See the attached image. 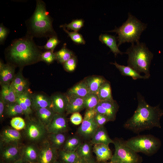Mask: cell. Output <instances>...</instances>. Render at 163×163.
<instances>
[{
  "instance_id": "7bdbcfd3",
  "label": "cell",
  "mask_w": 163,
  "mask_h": 163,
  "mask_svg": "<svg viewBox=\"0 0 163 163\" xmlns=\"http://www.w3.org/2000/svg\"><path fill=\"white\" fill-rule=\"evenodd\" d=\"M94 119L99 127L104 126V125L109 121L106 116L101 114L97 113L94 117Z\"/></svg>"
},
{
  "instance_id": "ee69618b",
  "label": "cell",
  "mask_w": 163,
  "mask_h": 163,
  "mask_svg": "<svg viewBox=\"0 0 163 163\" xmlns=\"http://www.w3.org/2000/svg\"><path fill=\"white\" fill-rule=\"evenodd\" d=\"M17 95L21 99L27 107L31 109L32 103L31 95H30L27 91L18 94Z\"/></svg>"
},
{
  "instance_id": "4fadbf2b",
  "label": "cell",
  "mask_w": 163,
  "mask_h": 163,
  "mask_svg": "<svg viewBox=\"0 0 163 163\" xmlns=\"http://www.w3.org/2000/svg\"><path fill=\"white\" fill-rule=\"evenodd\" d=\"M50 98L51 104L50 108L55 113L63 114L66 111L68 97L66 95L57 94L52 96Z\"/></svg>"
},
{
  "instance_id": "836d02e7",
  "label": "cell",
  "mask_w": 163,
  "mask_h": 163,
  "mask_svg": "<svg viewBox=\"0 0 163 163\" xmlns=\"http://www.w3.org/2000/svg\"><path fill=\"white\" fill-rule=\"evenodd\" d=\"M85 108L86 109H94L100 101L97 94L90 93L84 98Z\"/></svg>"
},
{
  "instance_id": "f907efd6",
  "label": "cell",
  "mask_w": 163,
  "mask_h": 163,
  "mask_svg": "<svg viewBox=\"0 0 163 163\" xmlns=\"http://www.w3.org/2000/svg\"><path fill=\"white\" fill-rule=\"evenodd\" d=\"M88 161L84 158L79 157L78 159L73 163H88Z\"/></svg>"
},
{
  "instance_id": "d6a6232c",
  "label": "cell",
  "mask_w": 163,
  "mask_h": 163,
  "mask_svg": "<svg viewBox=\"0 0 163 163\" xmlns=\"http://www.w3.org/2000/svg\"><path fill=\"white\" fill-rule=\"evenodd\" d=\"M6 113L8 116L13 117L24 114V113L17 102L5 104Z\"/></svg>"
},
{
  "instance_id": "e0dca14e",
  "label": "cell",
  "mask_w": 163,
  "mask_h": 163,
  "mask_svg": "<svg viewBox=\"0 0 163 163\" xmlns=\"http://www.w3.org/2000/svg\"><path fill=\"white\" fill-rule=\"evenodd\" d=\"M31 107L35 110L39 108L50 107V97L42 94H36L31 95Z\"/></svg>"
},
{
  "instance_id": "11a10c76",
  "label": "cell",
  "mask_w": 163,
  "mask_h": 163,
  "mask_svg": "<svg viewBox=\"0 0 163 163\" xmlns=\"http://www.w3.org/2000/svg\"><path fill=\"white\" fill-rule=\"evenodd\" d=\"M103 163H116L110 161L108 162H103Z\"/></svg>"
},
{
  "instance_id": "8d00e7d4",
  "label": "cell",
  "mask_w": 163,
  "mask_h": 163,
  "mask_svg": "<svg viewBox=\"0 0 163 163\" xmlns=\"http://www.w3.org/2000/svg\"><path fill=\"white\" fill-rule=\"evenodd\" d=\"M10 124L14 129L18 131L25 128L26 126V123L24 119L19 117L13 118L11 120Z\"/></svg>"
},
{
  "instance_id": "44dd1931",
  "label": "cell",
  "mask_w": 163,
  "mask_h": 163,
  "mask_svg": "<svg viewBox=\"0 0 163 163\" xmlns=\"http://www.w3.org/2000/svg\"><path fill=\"white\" fill-rule=\"evenodd\" d=\"M99 39L103 43L105 44L110 48L115 56L119 54L122 55L125 53L121 52L118 48L117 43V38L115 36L107 34H101Z\"/></svg>"
},
{
  "instance_id": "7402d4cb",
  "label": "cell",
  "mask_w": 163,
  "mask_h": 163,
  "mask_svg": "<svg viewBox=\"0 0 163 163\" xmlns=\"http://www.w3.org/2000/svg\"><path fill=\"white\" fill-rule=\"evenodd\" d=\"M10 84L17 95L27 91V82L21 72L15 75L14 79Z\"/></svg>"
},
{
  "instance_id": "3957f363",
  "label": "cell",
  "mask_w": 163,
  "mask_h": 163,
  "mask_svg": "<svg viewBox=\"0 0 163 163\" xmlns=\"http://www.w3.org/2000/svg\"><path fill=\"white\" fill-rule=\"evenodd\" d=\"M52 21L45 3L42 0H37L34 13L26 22V35L33 38L57 36L53 27Z\"/></svg>"
},
{
  "instance_id": "681fc988",
  "label": "cell",
  "mask_w": 163,
  "mask_h": 163,
  "mask_svg": "<svg viewBox=\"0 0 163 163\" xmlns=\"http://www.w3.org/2000/svg\"><path fill=\"white\" fill-rule=\"evenodd\" d=\"M5 104L2 98L0 97V117L2 118L5 108Z\"/></svg>"
},
{
  "instance_id": "60d3db41",
  "label": "cell",
  "mask_w": 163,
  "mask_h": 163,
  "mask_svg": "<svg viewBox=\"0 0 163 163\" xmlns=\"http://www.w3.org/2000/svg\"><path fill=\"white\" fill-rule=\"evenodd\" d=\"M41 59L47 63H51L56 59L55 53L51 50L46 51L42 53Z\"/></svg>"
},
{
  "instance_id": "74e56055",
  "label": "cell",
  "mask_w": 163,
  "mask_h": 163,
  "mask_svg": "<svg viewBox=\"0 0 163 163\" xmlns=\"http://www.w3.org/2000/svg\"><path fill=\"white\" fill-rule=\"evenodd\" d=\"M63 30L67 33L72 40L75 43L78 44H85V41L82 35L77 32H70L66 28H62Z\"/></svg>"
},
{
  "instance_id": "ab89813d",
  "label": "cell",
  "mask_w": 163,
  "mask_h": 163,
  "mask_svg": "<svg viewBox=\"0 0 163 163\" xmlns=\"http://www.w3.org/2000/svg\"><path fill=\"white\" fill-rule=\"evenodd\" d=\"M10 84V83L1 84V90L0 97L4 101L5 104L9 103Z\"/></svg>"
},
{
  "instance_id": "d6986e66",
  "label": "cell",
  "mask_w": 163,
  "mask_h": 163,
  "mask_svg": "<svg viewBox=\"0 0 163 163\" xmlns=\"http://www.w3.org/2000/svg\"><path fill=\"white\" fill-rule=\"evenodd\" d=\"M36 110L38 121L46 128L52 121L55 113L50 107L39 108Z\"/></svg>"
},
{
  "instance_id": "c3c4849f",
  "label": "cell",
  "mask_w": 163,
  "mask_h": 163,
  "mask_svg": "<svg viewBox=\"0 0 163 163\" xmlns=\"http://www.w3.org/2000/svg\"><path fill=\"white\" fill-rule=\"evenodd\" d=\"M97 113L95 109H87L84 117L83 120H87L94 118Z\"/></svg>"
},
{
  "instance_id": "bcb514c9",
  "label": "cell",
  "mask_w": 163,
  "mask_h": 163,
  "mask_svg": "<svg viewBox=\"0 0 163 163\" xmlns=\"http://www.w3.org/2000/svg\"><path fill=\"white\" fill-rule=\"evenodd\" d=\"M18 103L22 110H23L24 114L27 116H28L32 113L31 109L29 108L25 103L17 95V97L16 102Z\"/></svg>"
},
{
  "instance_id": "f5cc1de1",
  "label": "cell",
  "mask_w": 163,
  "mask_h": 163,
  "mask_svg": "<svg viewBox=\"0 0 163 163\" xmlns=\"http://www.w3.org/2000/svg\"><path fill=\"white\" fill-rule=\"evenodd\" d=\"M88 163H98L95 161L93 159L91 158L88 161Z\"/></svg>"
},
{
  "instance_id": "e575fe53",
  "label": "cell",
  "mask_w": 163,
  "mask_h": 163,
  "mask_svg": "<svg viewBox=\"0 0 163 163\" xmlns=\"http://www.w3.org/2000/svg\"><path fill=\"white\" fill-rule=\"evenodd\" d=\"M59 157L64 163H73L78 158L76 152H69L62 150L59 153Z\"/></svg>"
},
{
  "instance_id": "277c9868",
  "label": "cell",
  "mask_w": 163,
  "mask_h": 163,
  "mask_svg": "<svg viewBox=\"0 0 163 163\" xmlns=\"http://www.w3.org/2000/svg\"><path fill=\"white\" fill-rule=\"evenodd\" d=\"M125 53L128 55V66L140 74L143 73L144 75L149 78L150 66L154 55L145 44L140 42L132 43Z\"/></svg>"
},
{
  "instance_id": "8992f818",
  "label": "cell",
  "mask_w": 163,
  "mask_h": 163,
  "mask_svg": "<svg viewBox=\"0 0 163 163\" xmlns=\"http://www.w3.org/2000/svg\"><path fill=\"white\" fill-rule=\"evenodd\" d=\"M125 142L128 146L136 152H141L149 156L156 153L161 145L158 138L150 134L138 135Z\"/></svg>"
},
{
  "instance_id": "f6af8a7d",
  "label": "cell",
  "mask_w": 163,
  "mask_h": 163,
  "mask_svg": "<svg viewBox=\"0 0 163 163\" xmlns=\"http://www.w3.org/2000/svg\"><path fill=\"white\" fill-rule=\"evenodd\" d=\"M70 119L71 123L75 125H79L83 120L82 117L79 112L72 113Z\"/></svg>"
},
{
  "instance_id": "5b68a950",
  "label": "cell",
  "mask_w": 163,
  "mask_h": 163,
  "mask_svg": "<svg viewBox=\"0 0 163 163\" xmlns=\"http://www.w3.org/2000/svg\"><path fill=\"white\" fill-rule=\"evenodd\" d=\"M147 27V24L142 22L129 13L127 20L121 26L108 32H115L117 34V38L119 47L126 42L132 43L139 42L140 36Z\"/></svg>"
},
{
  "instance_id": "f35d334b",
  "label": "cell",
  "mask_w": 163,
  "mask_h": 163,
  "mask_svg": "<svg viewBox=\"0 0 163 163\" xmlns=\"http://www.w3.org/2000/svg\"><path fill=\"white\" fill-rule=\"evenodd\" d=\"M60 42L57 36H54L50 37L46 44L43 47L48 50L53 51L55 47Z\"/></svg>"
},
{
  "instance_id": "ba28073f",
  "label": "cell",
  "mask_w": 163,
  "mask_h": 163,
  "mask_svg": "<svg viewBox=\"0 0 163 163\" xmlns=\"http://www.w3.org/2000/svg\"><path fill=\"white\" fill-rule=\"evenodd\" d=\"M25 133L27 137L32 141H38L45 135L46 128L38 121L29 120L26 124Z\"/></svg>"
},
{
  "instance_id": "7a4b0ae2",
  "label": "cell",
  "mask_w": 163,
  "mask_h": 163,
  "mask_svg": "<svg viewBox=\"0 0 163 163\" xmlns=\"http://www.w3.org/2000/svg\"><path fill=\"white\" fill-rule=\"evenodd\" d=\"M33 38L26 35L13 40L6 49L8 60L19 66L30 65L41 60V47L37 45Z\"/></svg>"
},
{
  "instance_id": "8fae6325",
  "label": "cell",
  "mask_w": 163,
  "mask_h": 163,
  "mask_svg": "<svg viewBox=\"0 0 163 163\" xmlns=\"http://www.w3.org/2000/svg\"><path fill=\"white\" fill-rule=\"evenodd\" d=\"M68 128L67 120L64 115L55 113L46 129L47 133L50 134L63 133L66 131Z\"/></svg>"
},
{
  "instance_id": "d4e9b609",
  "label": "cell",
  "mask_w": 163,
  "mask_h": 163,
  "mask_svg": "<svg viewBox=\"0 0 163 163\" xmlns=\"http://www.w3.org/2000/svg\"><path fill=\"white\" fill-rule=\"evenodd\" d=\"M110 63L114 65L119 70L121 74L123 76L130 77L134 80L139 79H148L145 75H141L133 69L128 66H125L120 65L116 61L114 63Z\"/></svg>"
},
{
  "instance_id": "7dc6e473",
  "label": "cell",
  "mask_w": 163,
  "mask_h": 163,
  "mask_svg": "<svg viewBox=\"0 0 163 163\" xmlns=\"http://www.w3.org/2000/svg\"><path fill=\"white\" fill-rule=\"evenodd\" d=\"M9 33L8 30L5 27L3 24L0 25V43L2 44L5 40Z\"/></svg>"
},
{
  "instance_id": "f1b7e54d",
  "label": "cell",
  "mask_w": 163,
  "mask_h": 163,
  "mask_svg": "<svg viewBox=\"0 0 163 163\" xmlns=\"http://www.w3.org/2000/svg\"><path fill=\"white\" fill-rule=\"evenodd\" d=\"M92 149L91 143L85 142L82 143L76 152L78 157L88 161L91 158Z\"/></svg>"
},
{
  "instance_id": "5bb4252c",
  "label": "cell",
  "mask_w": 163,
  "mask_h": 163,
  "mask_svg": "<svg viewBox=\"0 0 163 163\" xmlns=\"http://www.w3.org/2000/svg\"><path fill=\"white\" fill-rule=\"evenodd\" d=\"M93 151L98 162H105L111 159L113 155L109 145L99 144L93 145Z\"/></svg>"
},
{
  "instance_id": "816d5d0a",
  "label": "cell",
  "mask_w": 163,
  "mask_h": 163,
  "mask_svg": "<svg viewBox=\"0 0 163 163\" xmlns=\"http://www.w3.org/2000/svg\"><path fill=\"white\" fill-rule=\"evenodd\" d=\"M14 163H30L29 162L25 161L22 159H20Z\"/></svg>"
},
{
  "instance_id": "52a82bcc",
  "label": "cell",
  "mask_w": 163,
  "mask_h": 163,
  "mask_svg": "<svg viewBox=\"0 0 163 163\" xmlns=\"http://www.w3.org/2000/svg\"><path fill=\"white\" fill-rule=\"evenodd\" d=\"M115 151L110 161L116 163H141L142 157L126 144L121 139L113 140Z\"/></svg>"
},
{
  "instance_id": "6da1fadb",
  "label": "cell",
  "mask_w": 163,
  "mask_h": 163,
  "mask_svg": "<svg viewBox=\"0 0 163 163\" xmlns=\"http://www.w3.org/2000/svg\"><path fill=\"white\" fill-rule=\"evenodd\" d=\"M137 109L133 116L125 122L124 127L137 134L155 127L161 128L160 120L163 116V110L160 108L159 105L151 106L139 92L137 93Z\"/></svg>"
},
{
  "instance_id": "d590c367",
  "label": "cell",
  "mask_w": 163,
  "mask_h": 163,
  "mask_svg": "<svg viewBox=\"0 0 163 163\" xmlns=\"http://www.w3.org/2000/svg\"><path fill=\"white\" fill-rule=\"evenodd\" d=\"M84 21L82 19H76L72 21L70 23L61 25V27L67 28L68 29H71L74 31H78L84 26Z\"/></svg>"
},
{
  "instance_id": "4dcf8cb0",
  "label": "cell",
  "mask_w": 163,
  "mask_h": 163,
  "mask_svg": "<svg viewBox=\"0 0 163 163\" xmlns=\"http://www.w3.org/2000/svg\"><path fill=\"white\" fill-rule=\"evenodd\" d=\"M49 138L51 145L57 150L64 144L66 141V136L62 133H50Z\"/></svg>"
},
{
  "instance_id": "1f68e13d",
  "label": "cell",
  "mask_w": 163,
  "mask_h": 163,
  "mask_svg": "<svg viewBox=\"0 0 163 163\" xmlns=\"http://www.w3.org/2000/svg\"><path fill=\"white\" fill-rule=\"evenodd\" d=\"M56 59L61 63L63 64L74 56L72 52L64 45L60 50L55 53Z\"/></svg>"
},
{
  "instance_id": "2e32d148",
  "label": "cell",
  "mask_w": 163,
  "mask_h": 163,
  "mask_svg": "<svg viewBox=\"0 0 163 163\" xmlns=\"http://www.w3.org/2000/svg\"><path fill=\"white\" fill-rule=\"evenodd\" d=\"M113 140L110 138L104 127H99L91 138V143L92 145L102 144L109 145L113 143Z\"/></svg>"
},
{
  "instance_id": "cb8c5ba5",
  "label": "cell",
  "mask_w": 163,
  "mask_h": 163,
  "mask_svg": "<svg viewBox=\"0 0 163 163\" xmlns=\"http://www.w3.org/2000/svg\"><path fill=\"white\" fill-rule=\"evenodd\" d=\"M19 152L18 148L14 145H11L5 148L2 151V156L6 161L14 163L19 160Z\"/></svg>"
},
{
  "instance_id": "83f0119b",
  "label": "cell",
  "mask_w": 163,
  "mask_h": 163,
  "mask_svg": "<svg viewBox=\"0 0 163 163\" xmlns=\"http://www.w3.org/2000/svg\"><path fill=\"white\" fill-rule=\"evenodd\" d=\"M97 95L100 101H112L113 99L110 83L107 81L104 84L99 88Z\"/></svg>"
},
{
  "instance_id": "ffe728a7",
  "label": "cell",
  "mask_w": 163,
  "mask_h": 163,
  "mask_svg": "<svg viewBox=\"0 0 163 163\" xmlns=\"http://www.w3.org/2000/svg\"><path fill=\"white\" fill-rule=\"evenodd\" d=\"M90 93L86 84L84 80L70 89L66 95L68 97L84 98Z\"/></svg>"
},
{
  "instance_id": "b9f144b4",
  "label": "cell",
  "mask_w": 163,
  "mask_h": 163,
  "mask_svg": "<svg viewBox=\"0 0 163 163\" xmlns=\"http://www.w3.org/2000/svg\"><path fill=\"white\" fill-rule=\"evenodd\" d=\"M77 64L76 57L74 56L69 59L66 62L63 64V67L66 71L72 72L75 69Z\"/></svg>"
},
{
  "instance_id": "9c48e42d",
  "label": "cell",
  "mask_w": 163,
  "mask_h": 163,
  "mask_svg": "<svg viewBox=\"0 0 163 163\" xmlns=\"http://www.w3.org/2000/svg\"><path fill=\"white\" fill-rule=\"evenodd\" d=\"M119 107L118 104L115 100L105 101H100L95 109L97 113L106 116L109 121H113L116 119Z\"/></svg>"
},
{
  "instance_id": "4316f807",
  "label": "cell",
  "mask_w": 163,
  "mask_h": 163,
  "mask_svg": "<svg viewBox=\"0 0 163 163\" xmlns=\"http://www.w3.org/2000/svg\"><path fill=\"white\" fill-rule=\"evenodd\" d=\"M38 154L39 150L35 146L32 145H28L23 151L22 159L30 163L37 162Z\"/></svg>"
},
{
  "instance_id": "ac0fdd59",
  "label": "cell",
  "mask_w": 163,
  "mask_h": 163,
  "mask_svg": "<svg viewBox=\"0 0 163 163\" xmlns=\"http://www.w3.org/2000/svg\"><path fill=\"white\" fill-rule=\"evenodd\" d=\"M68 98L66 110L67 113L79 112L85 108L84 98L75 97H68Z\"/></svg>"
},
{
  "instance_id": "484cf974",
  "label": "cell",
  "mask_w": 163,
  "mask_h": 163,
  "mask_svg": "<svg viewBox=\"0 0 163 163\" xmlns=\"http://www.w3.org/2000/svg\"><path fill=\"white\" fill-rule=\"evenodd\" d=\"M1 138L4 142L10 144L19 141L21 138V135L15 129H7L2 132Z\"/></svg>"
},
{
  "instance_id": "7c38bea8",
  "label": "cell",
  "mask_w": 163,
  "mask_h": 163,
  "mask_svg": "<svg viewBox=\"0 0 163 163\" xmlns=\"http://www.w3.org/2000/svg\"><path fill=\"white\" fill-rule=\"evenodd\" d=\"M94 118L83 120L78 129V133L81 136L86 139L92 138L98 127Z\"/></svg>"
},
{
  "instance_id": "f546056e",
  "label": "cell",
  "mask_w": 163,
  "mask_h": 163,
  "mask_svg": "<svg viewBox=\"0 0 163 163\" xmlns=\"http://www.w3.org/2000/svg\"><path fill=\"white\" fill-rule=\"evenodd\" d=\"M82 143L78 137L74 136L70 137L66 141L63 150L67 151L76 152Z\"/></svg>"
},
{
  "instance_id": "603a6c76",
  "label": "cell",
  "mask_w": 163,
  "mask_h": 163,
  "mask_svg": "<svg viewBox=\"0 0 163 163\" xmlns=\"http://www.w3.org/2000/svg\"><path fill=\"white\" fill-rule=\"evenodd\" d=\"M90 93L97 94L101 86L107 81L103 77L93 76L84 79Z\"/></svg>"
},
{
  "instance_id": "30bf717a",
  "label": "cell",
  "mask_w": 163,
  "mask_h": 163,
  "mask_svg": "<svg viewBox=\"0 0 163 163\" xmlns=\"http://www.w3.org/2000/svg\"><path fill=\"white\" fill-rule=\"evenodd\" d=\"M57 149L48 141L45 142L40 150L37 163H54L56 161Z\"/></svg>"
},
{
  "instance_id": "db71d44e",
  "label": "cell",
  "mask_w": 163,
  "mask_h": 163,
  "mask_svg": "<svg viewBox=\"0 0 163 163\" xmlns=\"http://www.w3.org/2000/svg\"><path fill=\"white\" fill-rule=\"evenodd\" d=\"M54 163H64L62 161H56Z\"/></svg>"
},
{
  "instance_id": "9a60e30c",
  "label": "cell",
  "mask_w": 163,
  "mask_h": 163,
  "mask_svg": "<svg viewBox=\"0 0 163 163\" xmlns=\"http://www.w3.org/2000/svg\"><path fill=\"white\" fill-rule=\"evenodd\" d=\"M15 76L14 68L10 63L4 64L0 62V80L1 84L9 83L14 79Z\"/></svg>"
}]
</instances>
